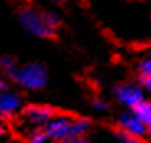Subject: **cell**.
<instances>
[{
	"mask_svg": "<svg viewBox=\"0 0 151 143\" xmlns=\"http://www.w3.org/2000/svg\"><path fill=\"white\" fill-rule=\"evenodd\" d=\"M71 128H72V115L66 112H58L53 117V120L45 127V132L49 136L51 143H59L71 138Z\"/></svg>",
	"mask_w": 151,
	"mask_h": 143,
	"instance_id": "52a82bcc",
	"label": "cell"
},
{
	"mask_svg": "<svg viewBox=\"0 0 151 143\" xmlns=\"http://www.w3.org/2000/svg\"><path fill=\"white\" fill-rule=\"evenodd\" d=\"M146 140H148V142L151 143V124L148 125V136H146Z\"/></svg>",
	"mask_w": 151,
	"mask_h": 143,
	"instance_id": "ffe728a7",
	"label": "cell"
},
{
	"mask_svg": "<svg viewBox=\"0 0 151 143\" xmlns=\"http://www.w3.org/2000/svg\"><path fill=\"white\" fill-rule=\"evenodd\" d=\"M112 99L122 110H133L146 99L143 87L136 81H123L112 87Z\"/></svg>",
	"mask_w": 151,
	"mask_h": 143,
	"instance_id": "3957f363",
	"label": "cell"
},
{
	"mask_svg": "<svg viewBox=\"0 0 151 143\" xmlns=\"http://www.w3.org/2000/svg\"><path fill=\"white\" fill-rule=\"evenodd\" d=\"M7 77L12 82H15L20 90L25 92H40L49 84V71L40 61L18 64Z\"/></svg>",
	"mask_w": 151,
	"mask_h": 143,
	"instance_id": "6da1fadb",
	"label": "cell"
},
{
	"mask_svg": "<svg viewBox=\"0 0 151 143\" xmlns=\"http://www.w3.org/2000/svg\"><path fill=\"white\" fill-rule=\"evenodd\" d=\"M18 66V63H17V59L13 56H10V54H4V56H0V71L5 72V74H10L13 69Z\"/></svg>",
	"mask_w": 151,
	"mask_h": 143,
	"instance_id": "4fadbf2b",
	"label": "cell"
},
{
	"mask_svg": "<svg viewBox=\"0 0 151 143\" xmlns=\"http://www.w3.org/2000/svg\"><path fill=\"white\" fill-rule=\"evenodd\" d=\"M18 22L28 35L41 38V40H49V38H53L54 33H56V31L51 30V28L45 23L43 12H38L31 7H25V8L20 10Z\"/></svg>",
	"mask_w": 151,
	"mask_h": 143,
	"instance_id": "277c9868",
	"label": "cell"
},
{
	"mask_svg": "<svg viewBox=\"0 0 151 143\" xmlns=\"http://www.w3.org/2000/svg\"><path fill=\"white\" fill-rule=\"evenodd\" d=\"M23 142L25 143H51V140L46 135L45 130H30V132L23 133Z\"/></svg>",
	"mask_w": 151,
	"mask_h": 143,
	"instance_id": "8fae6325",
	"label": "cell"
},
{
	"mask_svg": "<svg viewBox=\"0 0 151 143\" xmlns=\"http://www.w3.org/2000/svg\"><path fill=\"white\" fill-rule=\"evenodd\" d=\"M113 138H115L117 143H148L146 140L135 138V136H130V135H127V133H123V132H118V130L113 132Z\"/></svg>",
	"mask_w": 151,
	"mask_h": 143,
	"instance_id": "9a60e30c",
	"label": "cell"
},
{
	"mask_svg": "<svg viewBox=\"0 0 151 143\" xmlns=\"http://www.w3.org/2000/svg\"><path fill=\"white\" fill-rule=\"evenodd\" d=\"M58 113L56 107L45 102H30L25 104L22 113H20V128L23 133L30 130H45V127L53 120V117Z\"/></svg>",
	"mask_w": 151,
	"mask_h": 143,
	"instance_id": "7a4b0ae2",
	"label": "cell"
},
{
	"mask_svg": "<svg viewBox=\"0 0 151 143\" xmlns=\"http://www.w3.org/2000/svg\"><path fill=\"white\" fill-rule=\"evenodd\" d=\"M89 107L95 115H107L112 110V104H110L109 99L102 97V95H94V97L89 100Z\"/></svg>",
	"mask_w": 151,
	"mask_h": 143,
	"instance_id": "9c48e42d",
	"label": "cell"
},
{
	"mask_svg": "<svg viewBox=\"0 0 151 143\" xmlns=\"http://www.w3.org/2000/svg\"><path fill=\"white\" fill-rule=\"evenodd\" d=\"M25 104L27 102L20 90L12 87L2 89L0 90V120L7 125L18 120Z\"/></svg>",
	"mask_w": 151,
	"mask_h": 143,
	"instance_id": "5b68a950",
	"label": "cell"
},
{
	"mask_svg": "<svg viewBox=\"0 0 151 143\" xmlns=\"http://www.w3.org/2000/svg\"><path fill=\"white\" fill-rule=\"evenodd\" d=\"M7 135H8V125L0 120V142L7 138Z\"/></svg>",
	"mask_w": 151,
	"mask_h": 143,
	"instance_id": "e0dca14e",
	"label": "cell"
},
{
	"mask_svg": "<svg viewBox=\"0 0 151 143\" xmlns=\"http://www.w3.org/2000/svg\"><path fill=\"white\" fill-rule=\"evenodd\" d=\"M94 130V122L87 115H72L71 138H87Z\"/></svg>",
	"mask_w": 151,
	"mask_h": 143,
	"instance_id": "ba28073f",
	"label": "cell"
},
{
	"mask_svg": "<svg viewBox=\"0 0 151 143\" xmlns=\"http://www.w3.org/2000/svg\"><path fill=\"white\" fill-rule=\"evenodd\" d=\"M56 2H64V0H56Z\"/></svg>",
	"mask_w": 151,
	"mask_h": 143,
	"instance_id": "44dd1931",
	"label": "cell"
},
{
	"mask_svg": "<svg viewBox=\"0 0 151 143\" xmlns=\"http://www.w3.org/2000/svg\"><path fill=\"white\" fill-rule=\"evenodd\" d=\"M5 87H8V86H7V81H5L4 77H2V76H0V90L5 89Z\"/></svg>",
	"mask_w": 151,
	"mask_h": 143,
	"instance_id": "d6986e66",
	"label": "cell"
},
{
	"mask_svg": "<svg viewBox=\"0 0 151 143\" xmlns=\"http://www.w3.org/2000/svg\"><path fill=\"white\" fill-rule=\"evenodd\" d=\"M133 113H135L143 124L150 125L151 124V99L146 97L141 104H138V105L133 109Z\"/></svg>",
	"mask_w": 151,
	"mask_h": 143,
	"instance_id": "30bf717a",
	"label": "cell"
},
{
	"mask_svg": "<svg viewBox=\"0 0 151 143\" xmlns=\"http://www.w3.org/2000/svg\"><path fill=\"white\" fill-rule=\"evenodd\" d=\"M59 143H92L91 138L87 136V138H68L64 142H59Z\"/></svg>",
	"mask_w": 151,
	"mask_h": 143,
	"instance_id": "ac0fdd59",
	"label": "cell"
},
{
	"mask_svg": "<svg viewBox=\"0 0 151 143\" xmlns=\"http://www.w3.org/2000/svg\"><path fill=\"white\" fill-rule=\"evenodd\" d=\"M43 18H45V23L48 25L51 30L56 31L58 28L61 27V17L58 15L56 12H43Z\"/></svg>",
	"mask_w": 151,
	"mask_h": 143,
	"instance_id": "5bb4252c",
	"label": "cell"
},
{
	"mask_svg": "<svg viewBox=\"0 0 151 143\" xmlns=\"http://www.w3.org/2000/svg\"><path fill=\"white\" fill-rule=\"evenodd\" d=\"M136 72H138V77L140 79H150L151 77V54L150 56H145L143 59L138 61V64H136Z\"/></svg>",
	"mask_w": 151,
	"mask_h": 143,
	"instance_id": "7c38bea8",
	"label": "cell"
},
{
	"mask_svg": "<svg viewBox=\"0 0 151 143\" xmlns=\"http://www.w3.org/2000/svg\"><path fill=\"white\" fill-rule=\"evenodd\" d=\"M138 82H140L141 87H143V90H145V94H146V97L151 99V77H150V79H140Z\"/></svg>",
	"mask_w": 151,
	"mask_h": 143,
	"instance_id": "2e32d148",
	"label": "cell"
},
{
	"mask_svg": "<svg viewBox=\"0 0 151 143\" xmlns=\"http://www.w3.org/2000/svg\"><path fill=\"white\" fill-rule=\"evenodd\" d=\"M113 127L118 132H123L135 138L146 140L148 136V125L133 113V110H120L113 118Z\"/></svg>",
	"mask_w": 151,
	"mask_h": 143,
	"instance_id": "8992f818",
	"label": "cell"
}]
</instances>
